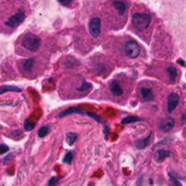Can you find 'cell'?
<instances>
[{"label":"cell","instance_id":"cell-11","mask_svg":"<svg viewBox=\"0 0 186 186\" xmlns=\"http://www.w3.org/2000/svg\"><path fill=\"white\" fill-rule=\"evenodd\" d=\"M110 90L111 91L112 94L116 97H119L123 95L124 91L120 86L119 83L117 81L113 80L110 82Z\"/></svg>","mask_w":186,"mask_h":186},{"label":"cell","instance_id":"cell-14","mask_svg":"<svg viewBox=\"0 0 186 186\" xmlns=\"http://www.w3.org/2000/svg\"><path fill=\"white\" fill-rule=\"evenodd\" d=\"M141 121H143V119H140V118L137 117V116H127V117L122 119L121 124H123V125H127V124L135 123V122Z\"/></svg>","mask_w":186,"mask_h":186},{"label":"cell","instance_id":"cell-4","mask_svg":"<svg viewBox=\"0 0 186 186\" xmlns=\"http://www.w3.org/2000/svg\"><path fill=\"white\" fill-rule=\"evenodd\" d=\"M36 62L35 58H29L21 61L19 63V69L23 74L29 76L34 73V69L36 68Z\"/></svg>","mask_w":186,"mask_h":186},{"label":"cell","instance_id":"cell-2","mask_svg":"<svg viewBox=\"0 0 186 186\" xmlns=\"http://www.w3.org/2000/svg\"><path fill=\"white\" fill-rule=\"evenodd\" d=\"M18 50L23 52L22 55L35 53L39 50L41 39L37 35L28 32L23 34L18 40Z\"/></svg>","mask_w":186,"mask_h":186},{"label":"cell","instance_id":"cell-25","mask_svg":"<svg viewBox=\"0 0 186 186\" xmlns=\"http://www.w3.org/2000/svg\"><path fill=\"white\" fill-rule=\"evenodd\" d=\"M177 63H179L181 65H184V66H185V61H184L183 59H179V60H178V61H177Z\"/></svg>","mask_w":186,"mask_h":186},{"label":"cell","instance_id":"cell-17","mask_svg":"<svg viewBox=\"0 0 186 186\" xmlns=\"http://www.w3.org/2000/svg\"><path fill=\"white\" fill-rule=\"evenodd\" d=\"M13 91V92H21L22 90L19 89L17 87L13 86H2L1 87V94H2L5 92H7V91Z\"/></svg>","mask_w":186,"mask_h":186},{"label":"cell","instance_id":"cell-3","mask_svg":"<svg viewBox=\"0 0 186 186\" xmlns=\"http://www.w3.org/2000/svg\"><path fill=\"white\" fill-rule=\"evenodd\" d=\"M151 16L148 13H135L132 17V23L133 26L139 31L148 28L151 22Z\"/></svg>","mask_w":186,"mask_h":186},{"label":"cell","instance_id":"cell-6","mask_svg":"<svg viewBox=\"0 0 186 186\" xmlns=\"http://www.w3.org/2000/svg\"><path fill=\"white\" fill-rule=\"evenodd\" d=\"M100 27H101V20L99 17H94L91 19L89 23V31L92 37L98 38L100 35Z\"/></svg>","mask_w":186,"mask_h":186},{"label":"cell","instance_id":"cell-24","mask_svg":"<svg viewBox=\"0 0 186 186\" xmlns=\"http://www.w3.org/2000/svg\"><path fill=\"white\" fill-rule=\"evenodd\" d=\"M181 122H182V124H183V125H185L186 124V115L185 114H184V115L182 116Z\"/></svg>","mask_w":186,"mask_h":186},{"label":"cell","instance_id":"cell-18","mask_svg":"<svg viewBox=\"0 0 186 186\" xmlns=\"http://www.w3.org/2000/svg\"><path fill=\"white\" fill-rule=\"evenodd\" d=\"M73 160V153L72 151H69L65 155L63 158V162L65 164H71Z\"/></svg>","mask_w":186,"mask_h":186},{"label":"cell","instance_id":"cell-15","mask_svg":"<svg viewBox=\"0 0 186 186\" xmlns=\"http://www.w3.org/2000/svg\"><path fill=\"white\" fill-rule=\"evenodd\" d=\"M167 72L169 73V79L172 82L175 81L176 79H177V71L176 68L174 67H169L167 69Z\"/></svg>","mask_w":186,"mask_h":186},{"label":"cell","instance_id":"cell-9","mask_svg":"<svg viewBox=\"0 0 186 186\" xmlns=\"http://www.w3.org/2000/svg\"><path fill=\"white\" fill-rule=\"evenodd\" d=\"M174 127V120L171 117H166L160 122V129L164 132L170 131Z\"/></svg>","mask_w":186,"mask_h":186},{"label":"cell","instance_id":"cell-22","mask_svg":"<svg viewBox=\"0 0 186 186\" xmlns=\"http://www.w3.org/2000/svg\"><path fill=\"white\" fill-rule=\"evenodd\" d=\"M9 151L8 146H7L6 145H0V154H5L7 151Z\"/></svg>","mask_w":186,"mask_h":186},{"label":"cell","instance_id":"cell-7","mask_svg":"<svg viewBox=\"0 0 186 186\" xmlns=\"http://www.w3.org/2000/svg\"><path fill=\"white\" fill-rule=\"evenodd\" d=\"M180 102V97L177 93H171L168 98V112L171 113L177 107Z\"/></svg>","mask_w":186,"mask_h":186},{"label":"cell","instance_id":"cell-21","mask_svg":"<svg viewBox=\"0 0 186 186\" xmlns=\"http://www.w3.org/2000/svg\"><path fill=\"white\" fill-rule=\"evenodd\" d=\"M58 182H59V180L57 177H52L49 180V182H48L47 186H57Z\"/></svg>","mask_w":186,"mask_h":186},{"label":"cell","instance_id":"cell-8","mask_svg":"<svg viewBox=\"0 0 186 186\" xmlns=\"http://www.w3.org/2000/svg\"><path fill=\"white\" fill-rule=\"evenodd\" d=\"M170 156V152L166 149H158L154 155V160L158 164H162Z\"/></svg>","mask_w":186,"mask_h":186},{"label":"cell","instance_id":"cell-26","mask_svg":"<svg viewBox=\"0 0 186 186\" xmlns=\"http://www.w3.org/2000/svg\"><path fill=\"white\" fill-rule=\"evenodd\" d=\"M88 186H95V184L93 183H90L88 184Z\"/></svg>","mask_w":186,"mask_h":186},{"label":"cell","instance_id":"cell-23","mask_svg":"<svg viewBox=\"0 0 186 186\" xmlns=\"http://www.w3.org/2000/svg\"><path fill=\"white\" fill-rule=\"evenodd\" d=\"M59 2L62 4L63 5L66 6L70 5V4L72 2V1H71V0H66V1H59Z\"/></svg>","mask_w":186,"mask_h":186},{"label":"cell","instance_id":"cell-1","mask_svg":"<svg viewBox=\"0 0 186 186\" xmlns=\"http://www.w3.org/2000/svg\"><path fill=\"white\" fill-rule=\"evenodd\" d=\"M28 10V5L24 2L0 3V30L5 33L13 32L24 22Z\"/></svg>","mask_w":186,"mask_h":186},{"label":"cell","instance_id":"cell-19","mask_svg":"<svg viewBox=\"0 0 186 186\" xmlns=\"http://www.w3.org/2000/svg\"><path fill=\"white\" fill-rule=\"evenodd\" d=\"M49 131H50V128L48 127H46V126L42 127V128H40L39 130V132H38L39 136L41 137H43L44 136H46V135L48 134V132H49Z\"/></svg>","mask_w":186,"mask_h":186},{"label":"cell","instance_id":"cell-10","mask_svg":"<svg viewBox=\"0 0 186 186\" xmlns=\"http://www.w3.org/2000/svg\"><path fill=\"white\" fill-rule=\"evenodd\" d=\"M140 94L142 95L143 102L154 101V95L151 88H148V87H142L140 89Z\"/></svg>","mask_w":186,"mask_h":186},{"label":"cell","instance_id":"cell-13","mask_svg":"<svg viewBox=\"0 0 186 186\" xmlns=\"http://www.w3.org/2000/svg\"><path fill=\"white\" fill-rule=\"evenodd\" d=\"M113 5L115 7L116 9L119 12V14L120 15H122L125 13L126 10V5L122 2H113Z\"/></svg>","mask_w":186,"mask_h":186},{"label":"cell","instance_id":"cell-12","mask_svg":"<svg viewBox=\"0 0 186 186\" xmlns=\"http://www.w3.org/2000/svg\"><path fill=\"white\" fill-rule=\"evenodd\" d=\"M151 137H152V133H151L148 137H145V138L137 140L135 141V147L138 149H143V148H146L151 142Z\"/></svg>","mask_w":186,"mask_h":186},{"label":"cell","instance_id":"cell-5","mask_svg":"<svg viewBox=\"0 0 186 186\" xmlns=\"http://www.w3.org/2000/svg\"><path fill=\"white\" fill-rule=\"evenodd\" d=\"M140 48L137 42L134 41H129L127 42L125 46V53L126 55L129 58H136L138 57Z\"/></svg>","mask_w":186,"mask_h":186},{"label":"cell","instance_id":"cell-20","mask_svg":"<svg viewBox=\"0 0 186 186\" xmlns=\"http://www.w3.org/2000/svg\"><path fill=\"white\" fill-rule=\"evenodd\" d=\"M169 185L170 186H183L182 184L180 183V182L179 180H177V179H175L174 177L170 175L169 178Z\"/></svg>","mask_w":186,"mask_h":186},{"label":"cell","instance_id":"cell-16","mask_svg":"<svg viewBox=\"0 0 186 186\" xmlns=\"http://www.w3.org/2000/svg\"><path fill=\"white\" fill-rule=\"evenodd\" d=\"M78 135L76 133L73 132H69L66 135V142L69 145H72L75 143L76 140Z\"/></svg>","mask_w":186,"mask_h":186}]
</instances>
